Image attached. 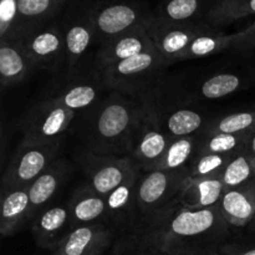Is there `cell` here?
<instances>
[{"label": "cell", "mask_w": 255, "mask_h": 255, "mask_svg": "<svg viewBox=\"0 0 255 255\" xmlns=\"http://www.w3.org/2000/svg\"><path fill=\"white\" fill-rule=\"evenodd\" d=\"M154 252L167 255H224L236 242L219 207L189 208L178 202L142 229Z\"/></svg>", "instance_id": "1"}, {"label": "cell", "mask_w": 255, "mask_h": 255, "mask_svg": "<svg viewBox=\"0 0 255 255\" xmlns=\"http://www.w3.org/2000/svg\"><path fill=\"white\" fill-rule=\"evenodd\" d=\"M144 111L143 99L114 92L91 109L84 141L97 154L131 157L134 138Z\"/></svg>", "instance_id": "2"}, {"label": "cell", "mask_w": 255, "mask_h": 255, "mask_svg": "<svg viewBox=\"0 0 255 255\" xmlns=\"http://www.w3.org/2000/svg\"><path fill=\"white\" fill-rule=\"evenodd\" d=\"M169 65L157 49H152L107 66L97 74L105 89L142 100L158 89L162 74Z\"/></svg>", "instance_id": "3"}, {"label": "cell", "mask_w": 255, "mask_h": 255, "mask_svg": "<svg viewBox=\"0 0 255 255\" xmlns=\"http://www.w3.org/2000/svg\"><path fill=\"white\" fill-rule=\"evenodd\" d=\"M189 178V168L142 171L137 186V207L142 229L154 217L181 201Z\"/></svg>", "instance_id": "4"}, {"label": "cell", "mask_w": 255, "mask_h": 255, "mask_svg": "<svg viewBox=\"0 0 255 255\" xmlns=\"http://www.w3.org/2000/svg\"><path fill=\"white\" fill-rule=\"evenodd\" d=\"M61 144L62 139L46 143L21 141L2 176L1 192L29 187L42 172L59 159Z\"/></svg>", "instance_id": "5"}, {"label": "cell", "mask_w": 255, "mask_h": 255, "mask_svg": "<svg viewBox=\"0 0 255 255\" xmlns=\"http://www.w3.org/2000/svg\"><path fill=\"white\" fill-rule=\"evenodd\" d=\"M151 16L152 12L137 2L124 0L99 2L92 6L95 44L100 46L107 40L144 26Z\"/></svg>", "instance_id": "6"}, {"label": "cell", "mask_w": 255, "mask_h": 255, "mask_svg": "<svg viewBox=\"0 0 255 255\" xmlns=\"http://www.w3.org/2000/svg\"><path fill=\"white\" fill-rule=\"evenodd\" d=\"M19 42L35 69L46 70L60 76L65 74L67 57L61 24L50 22L46 26L27 32Z\"/></svg>", "instance_id": "7"}, {"label": "cell", "mask_w": 255, "mask_h": 255, "mask_svg": "<svg viewBox=\"0 0 255 255\" xmlns=\"http://www.w3.org/2000/svg\"><path fill=\"white\" fill-rule=\"evenodd\" d=\"M77 162L86 174L90 186L104 198L139 171L131 157L105 156L87 148L79 152Z\"/></svg>", "instance_id": "8"}, {"label": "cell", "mask_w": 255, "mask_h": 255, "mask_svg": "<svg viewBox=\"0 0 255 255\" xmlns=\"http://www.w3.org/2000/svg\"><path fill=\"white\" fill-rule=\"evenodd\" d=\"M144 111L137 129L131 158L143 172L153 171L166 153L172 138L159 121L151 95L143 99Z\"/></svg>", "instance_id": "9"}, {"label": "cell", "mask_w": 255, "mask_h": 255, "mask_svg": "<svg viewBox=\"0 0 255 255\" xmlns=\"http://www.w3.org/2000/svg\"><path fill=\"white\" fill-rule=\"evenodd\" d=\"M75 112L55 100L45 99L29 110L22 120V141L46 143L62 139L75 119Z\"/></svg>", "instance_id": "10"}, {"label": "cell", "mask_w": 255, "mask_h": 255, "mask_svg": "<svg viewBox=\"0 0 255 255\" xmlns=\"http://www.w3.org/2000/svg\"><path fill=\"white\" fill-rule=\"evenodd\" d=\"M142 171H137L125 183L105 197L107 206L109 226L117 234L141 231L138 207H137V186Z\"/></svg>", "instance_id": "11"}, {"label": "cell", "mask_w": 255, "mask_h": 255, "mask_svg": "<svg viewBox=\"0 0 255 255\" xmlns=\"http://www.w3.org/2000/svg\"><path fill=\"white\" fill-rule=\"evenodd\" d=\"M66 44V71L64 75L80 72V65L95 44V27L92 21V7L72 12L62 22Z\"/></svg>", "instance_id": "12"}, {"label": "cell", "mask_w": 255, "mask_h": 255, "mask_svg": "<svg viewBox=\"0 0 255 255\" xmlns=\"http://www.w3.org/2000/svg\"><path fill=\"white\" fill-rule=\"evenodd\" d=\"M60 79L62 81L50 91L49 99L64 105L75 114L91 110L99 104L100 91L104 86L96 71L91 76L77 72L74 75H61Z\"/></svg>", "instance_id": "13"}, {"label": "cell", "mask_w": 255, "mask_h": 255, "mask_svg": "<svg viewBox=\"0 0 255 255\" xmlns=\"http://www.w3.org/2000/svg\"><path fill=\"white\" fill-rule=\"evenodd\" d=\"M119 234L105 223L85 224L71 229L50 255H104Z\"/></svg>", "instance_id": "14"}, {"label": "cell", "mask_w": 255, "mask_h": 255, "mask_svg": "<svg viewBox=\"0 0 255 255\" xmlns=\"http://www.w3.org/2000/svg\"><path fill=\"white\" fill-rule=\"evenodd\" d=\"M156 49L148 32V24L126 34L110 39L100 45L94 57V70L102 71L116 62Z\"/></svg>", "instance_id": "15"}, {"label": "cell", "mask_w": 255, "mask_h": 255, "mask_svg": "<svg viewBox=\"0 0 255 255\" xmlns=\"http://www.w3.org/2000/svg\"><path fill=\"white\" fill-rule=\"evenodd\" d=\"M209 24L204 21L186 25H159L148 22V32L157 51L169 62L181 61V57L192 40Z\"/></svg>", "instance_id": "16"}, {"label": "cell", "mask_w": 255, "mask_h": 255, "mask_svg": "<svg viewBox=\"0 0 255 255\" xmlns=\"http://www.w3.org/2000/svg\"><path fill=\"white\" fill-rule=\"evenodd\" d=\"M152 101L156 106L162 127L171 138L198 134L209 121L198 110L181 102H163L157 97L156 92L151 94Z\"/></svg>", "instance_id": "17"}, {"label": "cell", "mask_w": 255, "mask_h": 255, "mask_svg": "<svg viewBox=\"0 0 255 255\" xmlns=\"http://www.w3.org/2000/svg\"><path fill=\"white\" fill-rule=\"evenodd\" d=\"M72 229L67 204L47 207L31 221V232L37 246L54 251Z\"/></svg>", "instance_id": "18"}, {"label": "cell", "mask_w": 255, "mask_h": 255, "mask_svg": "<svg viewBox=\"0 0 255 255\" xmlns=\"http://www.w3.org/2000/svg\"><path fill=\"white\" fill-rule=\"evenodd\" d=\"M72 173V166L65 158H59L42 172L30 186L27 187L31 206V221L47 208V204L55 198L57 192L69 181Z\"/></svg>", "instance_id": "19"}, {"label": "cell", "mask_w": 255, "mask_h": 255, "mask_svg": "<svg viewBox=\"0 0 255 255\" xmlns=\"http://www.w3.org/2000/svg\"><path fill=\"white\" fill-rule=\"evenodd\" d=\"M218 207L232 229H247L255 218V177L224 192Z\"/></svg>", "instance_id": "20"}, {"label": "cell", "mask_w": 255, "mask_h": 255, "mask_svg": "<svg viewBox=\"0 0 255 255\" xmlns=\"http://www.w3.org/2000/svg\"><path fill=\"white\" fill-rule=\"evenodd\" d=\"M72 229L85 224L105 223L109 226L106 201L89 183L81 184L67 202Z\"/></svg>", "instance_id": "21"}, {"label": "cell", "mask_w": 255, "mask_h": 255, "mask_svg": "<svg viewBox=\"0 0 255 255\" xmlns=\"http://www.w3.org/2000/svg\"><path fill=\"white\" fill-rule=\"evenodd\" d=\"M31 221V206L27 187L7 189L1 192L0 234L10 237L16 234Z\"/></svg>", "instance_id": "22"}, {"label": "cell", "mask_w": 255, "mask_h": 255, "mask_svg": "<svg viewBox=\"0 0 255 255\" xmlns=\"http://www.w3.org/2000/svg\"><path fill=\"white\" fill-rule=\"evenodd\" d=\"M66 0H17L19 16L16 25V40L27 32L46 26L64 7Z\"/></svg>", "instance_id": "23"}, {"label": "cell", "mask_w": 255, "mask_h": 255, "mask_svg": "<svg viewBox=\"0 0 255 255\" xmlns=\"http://www.w3.org/2000/svg\"><path fill=\"white\" fill-rule=\"evenodd\" d=\"M35 70L31 60L19 41H0V77L7 87L24 81Z\"/></svg>", "instance_id": "24"}, {"label": "cell", "mask_w": 255, "mask_h": 255, "mask_svg": "<svg viewBox=\"0 0 255 255\" xmlns=\"http://www.w3.org/2000/svg\"><path fill=\"white\" fill-rule=\"evenodd\" d=\"M224 194L222 174L204 178H189L182 192L179 203L189 208L218 207Z\"/></svg>", "instance_id": "25"}, {"label": "cell", "mask_w": 255, "mask_h": 255, "mask_svg": "<svg viewBox=\"0 0 255 255\" xmlns=\"http://www.w3.org/2000/svg\"><path fill=\"white\" fill-rule=\"evenodd\" d=\"M206 0H162L152 12L151 21L159 25H186L199 22Z\"/></svg>", "instance_id": "26"}, {"label": "cell", "mask_w": 255, "mask_h": 255, "mask_svg": "<svg viewBox=\"0 0 255 255\" xmlns=\"http://www.w3.org/2000/svg\"><path fill=\"white\" fill-rule=\"evenodd\" d=\"M234 46H236V32L226 34L223 31H219L217 27L208 25L203 31L199 32L192 40V42L182 55L181 61L202 59V57L221 54V52L234 49Z\"/></svg>", "instance_id": "27"}, {"label": "cell", "mask_w": 255, "mask_h": 255, "mask_svg": "<svg viewBox=\"0 0 255 255\" xmlns=\"http://www.w3.org/2000/svg\"><path fill=\"white\" fill-rule=\"evenodd\" d=\"M254 75L241 74V72H218L206 77L198 86V95L207 100H218L231 96L236 92L244 90L249 82L254 81Z\"/></svg>", "instance_id": "28"}, {"label": "cell", "mask_w": 255, "mask_h": 255, "mask_svg": "<svg viewBox=\"0 0 255 255\" xmlns=\"http://www.w3.org/2000/svg\"><path fill=\"white\" fill-rule=\"evenodd\" d=\"M255 15V0H216L203 17L211 26L221 27Z\"/></svg>", "instance_id": "29"}, {"label": "cell", "mask_w": 255, "mask_h": 255, "mask_svg": "<svg viewBox=\"0 0 255 255\" xmlns=\"http://www.w3.org/2000/svg\"><path fill=\"white\" fill-rule=\"evenodd\" d=\"M255 132L248 133H214L199 134L197 154H233L243 151Z\"/></svg>", "instance_id": "30"}, {"label": "cell", "mask_w": 255, "mask_h": 255, "mask_svg": "<svg viewBox=\"0 0 255 255\" xmlns=\"http://www.w3.org/2000/svg\"><path fill=\"white\" fill-rule=\"evenodd\" d=\"M199 136L192 134L172 138L166 153L159 161L156 169H184L188 168L196 157Z\"/></svg>", "instance_id": "31"}, {"label": "cell", "mask_w": 255, "mask_h": 255, "mask_svg": "<svg viewBox=\"0 0 255 255\" xmlns=\"http://www.w3.org/2000/svg\"><path fill=\"white\" fill-rule=\"evenodd\" d=\"M255 132V110L238 111L217 117L206 125L199 134L248 133Z\"/></svg>", "instance_id": "32"}, {"label": "cell", "mask_w": 255, "mask_h": 255, "mask_svg": "<svg viewBox=\"0 0 255 255\" xmlns=\"http://www.w3.org/2000/svg\"><path fill=\"white\" fill-rule=\"evenodd\" d=\"M255 177L253 157L249 156L247 149L237 153L222 173L224 192L236 187L243 186Z\"/></svg>", "instance_id": "33"}, {"label": "cell", "mask_w": 255, "mask_h": 255, "mask_svg": "<svg viewBox=\"0 0 255 255\" xmlns=\"http://www.w3.org/2000/svg\"><path fill=\"white\" fill-rule=\"evenodd\" d=\"M236 154H197L188 167L191 178H204L222 174Z\"/></svg>", "instance_id": "34"}, {"label": "cell", "mask_w": 255, "mask_h": 255, "mask_svg": "<svg viewBox=\"0 0 255 255\" xmlns=\"http://www.w3.org/2000/svg\"><path fill=\"white\" fill-rule=\"evenodd\" d=\"M111 255H156V252L147 243L141 229L131 233L119 234Z\"/></svg>", "instance_id": "35"}, {"label": "cell", "mask_w": 255, "mask_h": 255, "mask_svg": "<svg viewBox=\"0 0 255 255\" xmlns=\"http://www.w3.org/2000/svg\"><path fill=\"white\" fill-rule=\"evenodd\" d=\"M17 0H0V41L16 40Z\"/></svg>", "instance_id": "36"}, {"label": "cell", "mask_w": 255, "mask_h": 255, "mask_svg": "<svg viewBox=\"0 0 255 255\" xmlns=\"http://www.w3.org/2000/svg\"><path fill=\"white\" fill-rule=\"evenodd\" d=\"M255 49V20L244 30L236 32V46L238 51H249Z\"/></svg>", "instance_id": "37"}, {"label": "cell", "mask_w": 255, "mask_h": 255, "mask_svg": "<svg viewBox=\"0 0 255 255\" xmlns=\"http://www.w3.org/2000/svg\"><path fill=\"white\" fill-rule=\"evenodd\" d=\"M224 255H255V243L233 242L227 247Z\"/></svg>", "instance_id": "38"}, {"label": "cell", "mask_w": 255, "mask_h": 255, "mask_svg": "<svg viewBox=\"0 0 255 255\" xmlns=\"http://www.w3.org/2000/svg\"><path fill=\"white\" fill-rule=\"evenodd\" d=\"M246 149H247V152L249 153V156L255 158V133H254V136L252 137L251 141H249V144L247 146Z\"/></svg>", "instance_id": "39"}, {"label": "cell", "mask_w": 255, "mask_h": 255, "mask_svg": "<svg viewBox=\"0 0 255 255\" xmlns=\"http://www.w3.org/2000/svg\"><path fill=\"white\" fill-rule=\"evenodd\" d=\"M247 231H248L251 234H253V236L255 237V218L251 222V224L247 227Z\"/></svg>", "instance_id": "40"}, {"label": "cell", "mask_w": 255, "mask_h": 255, "mask_svg": "<svg viewBox=\"0 0 255 255\" xmlns=\"http://www.w3.org/2000/svg\"><path fill=\"white\" fill-rule=\"evenodd\" d=\"M253 166H254V172H255V158H253Z\"/></svg>", "instance_id": "41"}, {"label": "cell", "mask_w": 255, "mask_h": 255, "mask_svg": "<svg viewBox=\"0 0 255 255\" xmlns=\"http://www.w3.org/2000/svg\"><path fill=\"white\" fill-rule=\"evenodd\" d=\"M156 255H167V254H161V253H157L156 252Z\"/></svg>", "instance_id": "42"}]
</instances>
